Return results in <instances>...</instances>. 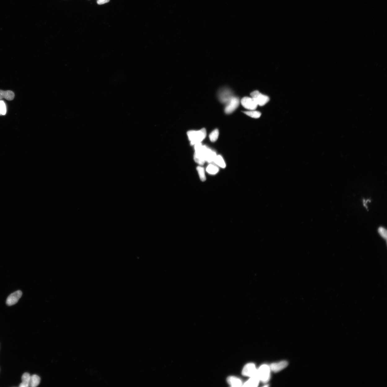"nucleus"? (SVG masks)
Returning a JSON list of instances; mask_svg holds the SVG:
<instances>
[{
	"label": "nucleus",
	"instance_id": "obj_20",
	"mask_svg": "<svg viewBox=\"0 0 387 387\" xmlns=\"http://www.w3.org/2000/svg\"><path fill=\"white\" fill-rule=\"evenodd\" d=\"M196 170L198 172L199 176L201 181H205L206 178L204 168L201 166H199L197 167Z\"/></svg>",
	"mask_w": 387,
	"mask_h": 387
},
{
	"label": "nucleus",
	"instance_id": "obj_22",
	"mask_svg": "<svg viewBox=\"0 0 387 387\" xmlns=\"http://www.w3.org/2000/svg\"><path fill=\"white\" fill-rule=\"evenodd\" d=\"M6 112L7 108L5 103L3 100H0V116L5 115Z\"/></svg>",
	"mask_w": 387,
	"mask_h": 387
},
{
	"label": "nucleus",
	"instance_id": "obj_13",
	"mask_svg": "<svg viewBox=\"0 0 387 387\" xmlns=\"http://www.w3.org/2000/svg\"><path fill=\"white\" fill-rule=\"evenodd\" d=\"M260 380L257 376H253L250 377L248 380L243 384L244 387H257L259 384Z\"/></svg>",
	"mask_w": 387,
	"mask_h": 387
},
{
	"label": "nucleus",
	"instance_id": "obj_9",
	"mask_svg": "<svg viewBox=\"0 0 387 387\" xmlns=\"http://www.w3.org/2000/svg\"><path fill=\"white\" fill-rule=\"evenodd\" d=\"M288 363L287 361H283L279 362L272 363L270 365V370L275 372H280L287 367Z\"/></svg>",
	"mask_w": 387,
	"mask_h": 387
},
{
	"label": "nucleus",
	"instance_id": "obj_11",
	"mask_svg": "<svg viewBox=\"0 0 387 387\" xmlns=\"http://www.w3.org/2000/svg\"><path fill=\"white\" fill-rule=\"evenodd\" d=\"M227 382L232 387H240L243 385L241 380L235 376L228 377L227 379Z\"/></svg>",
	"mask_w": 387,
	"mask_h": 387
},
{
	"label": "nucleus",
	"instance_id": "obj_19",
	"mask_svg": "<svg viewBox=\"0 0 387 387\" xmlns=\"http://www.w3.org/2000/svg\"><path fill=\"white\" fill-rule=\"evenodd\" d=\"M244 113L247 116L254 118H259L262 114L260 112L255 110L245 111Z\"/></svg>",
	"mask_w": 387,
	"mask_h": 387
},
{
	"label": "nucleus",
	"instance_id": "obj_18",
	"mask_svg": "<svg viewBox=\"0 0 387 387\" xmlns=\"http://www.w3.org/2000/svg\"><path fill=\"white\" fill-rule=\"evenodd\" d=\"M206 171L210 174L215 175L218 172L219 169L218 167L215 165L210 164L208 165L206 168Z\"/></svg>",
	"mask_w": 387,
	"mask_h": 387
},
{
	"label": "nucleus",
	"instance_id": "obj_4",
	"mask_svg": "<svg viewBox=\"0 0 387 387\" xmlns=\"http://www.w3.org/2000/svg\"><path fill=\"white\" fill-rule=\"evenodd\" d=\"M252 98L258 106H262L267 103L269 101V98L267 96L260 93L257 90L254 91L251 94Z\"/></svg>",
	"mask_w": 387,
	"mask_h": 387
},
{
	"label": "nucleus",
	"instance_id": "obj_10",
	"mask_svg": "<svg viewBox=\"0 0 387 387\" xmlns=\"http://www.w3.org/2000/svg\"><path fill=\"white\" fill-rule=\"evenodd\" d=\"M232 97V93L227 89L222 91L219 94L220 100L224 103H227Z\"/></svg>",
	"mask_w": 387,
	"mask_h": 387
},
{
	"label": "nucleus",
	"instance_id": "obj_17",
	"mask_svg": "<svg viewBox=\"0 0 387 387\" xmlns=\"http://www.w3.org/2000/svg\"><path fill=\"white\" fill-rule=\"evenodd\" d=\"M213 162L217 165L221 167V168H224L226 167L225 162L222 157L221 155H217Z\"/></svg>",
	"mask_w": 387,
	"mask_h": 387
},
{
	"label": "nucleus",
	"instance_id": "obj_12",
	"mask_svg": "<svg viewBox=\"0 0 387 387\" xmlns=\"http://www.w3.org/2000/svg\"><path fill=\"white\" fill-rule=\"evenodd\" d=\"M15 97V94L12 91H3L0 90V100L4 98L8 100H12L14 99Z\"/></svg>",
	"mask_w": 387,
	"mask_h": 387
},
{
	"label": "nucleus",
	"instance_id": "obj_6",
	"mask_svg": "<svg viewBox=\"0 0 387 387\" xmlns=\"http://www.w3.org/2000/svg\"><path fill=\"white\" fill-rule=\"evenodd\" d=\"M257 369L253 363L246 364L242 371V374L244 376L252 377L257 376Z\"/></svg>",
	"mask_w": 387,
	"mask_h": 387
},
{
	"label": "nucleus",
	"instance_id": "obj_8",
	"mask_svg": "<svg viewBox=\"0 0 387 387\" xmlns=\"http://www.w3.org/2000/svg\"><path fill=\"white\" fill-rule=\"evenodd\" d=\"M22 295L21 291L18 290L10 294L7 299L6 303L8 306H12L16 304Z\"/></svg>",
	"mask_w": 387,
	"mask_h": 387
},
{
	"label": "nucleus",
	"instance_id": "obj_23",
	"mask_svg": "<svg viewBox=\"0 0 387 387\" xmlns=\"http://www.w3.org/2000/svg\"><path fill=\"white\" fill-rule=\"evenodd\" d=\"M378 231L380 235H381L383 239L386 240L387 230L386 229L382 226H380L378 230Z\"/></svg>",
	"mask_w": 387,
	"mask_h": 387
},
{
	"label": "nucleus",
	"instance_id": "obj_24",
	"mask_svg": "<svg viewBox=\"0 0 387 387\" xmlns=\"http://www.w3.org/2000/svg\"><path fill=\"white\" fill-rule=\"evenodd\" d=\"M110 0H97V3L99 5L108 3Z\"/></svg>",
	"mask_w": 387,
	"mask_h": 387
},
{
	"label": "nucleus",
	"instance_id": "obj_2",
	"mask_svg": "<svg viewBox=\"0 0 387 387\" xmlns=\"http://www.w3.org/2000/svg\"><path fill=\"white\" fill-rule=\"evenodd\" d=\"M187 135L191 145H194L201 143L205 139L207 132L205 129H203L199 130H190L187 132Z\"/></svg>",
	"mask_w": 387,
	"mask_h": 387
},
{
	"label": "nucleus",
	"instance_id": "obj_5",
	"mask_svg": "<svg viewBox=\"0 0 387 387\" xmlns=\"http://www.w3.org/2000/svg\"><path fill=\"white\" fill-rule=\"evenodd\" d=\"M239 104L240 100L239 98L233 96L226 103L225 108V113L227 114L232 113L239 107Z\"/></svg>",
	"mask_w": 387,
	"mask_h": 387
},
{
	"label": "nucleus",
	"instance_id": "obj_16",
	"mask_svg": "<svg viewBox=\"0 0 387 387\" xmlns=\"http://www.w3.org/2000/svg\"><path fill=\"white\" fill-rule=\"evenodd\" d=\"M194 159L196 163L200 165H203L205 162L204 157H203V155L198 152H195Z\"/></svg>",
	"mask_w": 387,
	"mask_h": 387
},
{
	"label": "nucleus",
	"instance_id": "obj_21",
	"mask_svg": "<svg viewBox=\"0 0 387 387\" xmlns=\"http://www.w3.org/2000/svg\"><path fill=\"white\" fill-rule=\"evenodd\" d=\"M219 135V130L218 129H215L209 135V139L210 141L214 142L217 140L218 138Z\"/></svg>",
	"mask_w": 387,
	"mask_h": 387
},
{
	"label": "nucleus",
	"instance_id": "obj_7",
	"mask_svg": "<svg viewBox=\"0 0 387 387\" xmlns=\"http://www.w3.org/2000/svg\"><path fill=\"white\" fill-rule=\"evenodd\" d=\"M241 104L245 108L249 110H255L258 105L252 97H245L241 100Z\"/></svg>",
	"mask_w": 387,
	"mask_h": 387
},
{
	"label": "nucleus",
	"instance_id": "obj_15",
	"mask_svg": "<svg viewBox=\"0 0 387 387\" xmlns=\"http://www.w3.org/2000/svg\"><path fill=\"white\" fill-rule=\"evenodd\" d=\"M40 382V378L38 375H33L31 376L29 386L36 387L38 386Z\"/></svg>",
	"mask_w": 387,
	"mask_h": 387
},
{
	"label": "nucleus",
	"instance_id": "obj_3",
	"mask_svg": "<svg viewBox=\"0 0 387 387\" xmlns=\"http://www.w3.org/2000/svg\"><path fill=\"white\" fill-rule=\"evenodd\" d=\"M270 366L266 365H263L260 366L257 370V376L260 380L264 383H266L269 380L270 376Z\"/></svg>",
	"mask_w": 387,
	"mask_h": 387
},
{
	"label": "nucleus",
	"instance_id": "obj_1",
	"mask_svg": "<svg viewBox=\"0 0 387 387\" xmlns=\"http://www.w3.org/2000/svg\"><path fill=\"white\" fill-rule=\"evenodd\" d=\"M195 152H198L202 155L205 162L209 163L213 162L217 155L216 152L210 149L205 146H204L201 143L196 144L194 146Z\"/></svg>",
	"mask_w": 387,
	"mask_h": 387
},
{
	"label": "nucleus",
	"instance_id": "obj_14",
	"mask_svg": "<svg viewBox=\"0 0 387 387\" xmlns=\"http://www.w3.org/2000/svg\"><path fill=\"white\" fill-rule=\"evenodd\" d=\"M31 376L28 373H25L22 377V382L20 384V387H27L29 386Z\"/></svg>",
	"mask_w": 387,
	"mask_h": 387
}]
</instances>
